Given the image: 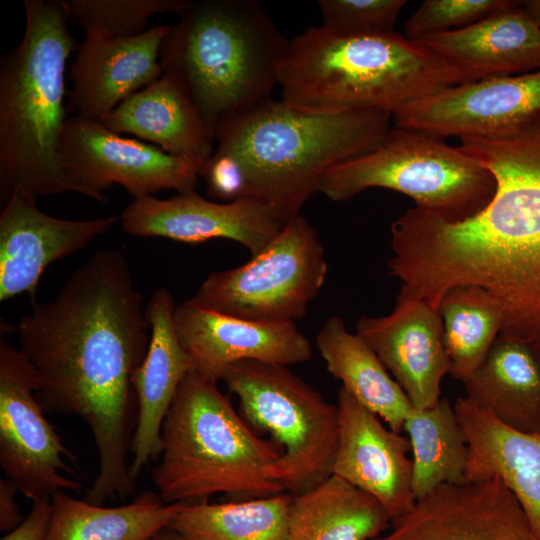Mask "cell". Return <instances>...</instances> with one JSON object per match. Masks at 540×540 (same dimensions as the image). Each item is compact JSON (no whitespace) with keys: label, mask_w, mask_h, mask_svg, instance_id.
I'll return each instance as SVG.
<instances>
[{"label":"cell","mask_w":540,"mask_h":540,"mask_svg":"<svg viewBox=\"0 0 540 540\" xmlns=\"http://www.w3.org/2000/svg\"><path fill=\"white\" fill-rule=\"evenodd\" d=\"M142 304L125 256L101 249L70 275L53 300L32 303L17 327L44 410L78 416L92 433L99 471L87 494L97 503L124 500L134 492L127 463L132 376L150 341Z\"/></svg>","instance_id":"1"},{"label":"cell","mask_w":540,"mask_h":540,"mask_svg":"<svg viewBox=\"0 0 540 540\" xmlns=\"http://www.w3.org/2000/svg\"><path fill=\"white\" fill-rule=\"evenodd\" d=\"M171 25L160 63L213 129L269 98L290 40L255 0H191Z\"/></svg>","instance_id":"6"},{"label":"cell","mask_w":540,"mask_h":540,"mask_svg":"<svg viewBox=\"0 0 540 540\" xmlns=\"http://www.w3.org/2000/svg\"><path fill=\"white\" fill-rule=\"evenodd\" d=\"M371 540H539L518 501L497 477L443 484L418 499L392 530Z\"/></svg>","instance_id":"13"},{"label":"cell","mask_w":540,"mask_h":540,"mask_svg":"<svg viewBox=\"0 0 540 540\" xmlns=\"http://www.w3.org/2000/svg\"><path fill=\"white\" fill-rule=\"evenodd\" d=\"M101 123L115 133H131L171 155L201 163L216 146L214 130L185 89L166 72L120 103Z\"/></svg>","instance_id":"24"},{"label":"cell","mask_w":540,"mask_h":540,"mask_svg":"<svg viewBox=\"0 0 540 540\" xmlns=\"http://www.w3.org/2000/svg\"><path fill=\"white\" fill-rule=\"evenodd\" d=\"M175 304L165 288L157 289L145 310L150 326L148 350L132 376L138 414L129 451V472L135 481L150 460L162 452L161 428L178 387L191 371L174 324Z\"/></svg>","instance_id":"21"},{"label":"cell","mask_w":540,"mask_h":540,"mask_svg":"<svg viewBox=\"0 0 540 540\" xmlns=\"http://www.w3.org/2000/svg\"><path fill=\"white\" fill-rule=\"evenodd\" d=\"M19 492L16 485L8 478L0 480V530L10 532L24 520L15 501Z\"/></svg>","instance_id":"37"},{"label":"cell","mask_w":540,"mask_h":540,"mask_svg":"<svg viewBox=\"0 0 540 540\" xmlns=\"http://www.w3.org/2000/svg\"><path fill=\"white\" fill-rule=\"evenodd\" d=\"M237 396L242 418L266 432L282 455L269 476L292 496L305 493L332 475L338 445L337 405L292 373L287 366L243 360L223 373Z\"/></svg>","instance_id":"9"},{"label":"cell","mask_w":540,"mask_h":540,"mask_svg":"<svg viewBox=\"0 0 540 540\" xmlns=\"http://www.w3.org/2000/svg\"><path fill=\"white\" fill-rule=\"evenodd\" d=\"M443 139L393 126L370 150L327 169L318 192L345 201L369 188H385L446 221L465 220L489 203L496 182L477 159Z\"/></svg>","instance_id":"8"},{"label":"cell","mask_w":540,"mask_h":540,"mask_svg":"<svg viewBox=\"0 0 540 540\" xmlns=\"http://www.w3.org/2000/svg\"><path fill=\"white\" fill-rule=\"evenodd\" d=\"M454 409L469 446L467 482L499 478L540 540V434L503 425L467 397L459 398Z\"/></svg>","instance_id":"23"},{"label":"cell","mask_w":540,"mask_h":540,"mask_svg":"<svg viewBox=\"0 0 540 540\" xmlns=\"http://www.w3.org/2000/svg\"><path fill=\"white\" fill-rule=\"evenodd\" d=\"M466 82L540 70V27L522 1L472 25L418 40Z\"/></svg>","instance_id":"22"},{"label":"cell","mask_w":540,"mask_h":540,"mask_svg":"<svg viewBox=\"0 0 540 540\" xmlns=\"http://www.w3.org/2000/svg\"><path fill=\"white\" fill-rule=\"evenodd\" d=\"M406 0H319L323 25L341 35L394 32Z\"/></svg>","instance_id":"34"},{"label":"cell","mask_w":540,"mask_h":540,"mask_svg":"<svg viewBox=\"0 0 540 540\" xmlns=\"http://www.w3.org/2000/svg\"><path fill=\"white\" fill-rule=\"evenodd\" d=\"M540 111V70L445 88L392 115L394 126L447 136H486Z\"/></svg>","instance_id":"17"},{"label":"cell","mask_w":540,"mask_h":540,"mask_svg":"<svg viewBox=\"0 0 540 540\" xmlns=\"http://www.w3.org/2000/svg\"><path fill=\"white\" fill-rule=\"evenodd\" d=\"M149 540H187L169 526L154 534Z\"/></svg>","instance_id":"39"},{"label":"cell","mask_w":540,"mask_h":540,"mask_svg":"<svg viewBox=\"0 0 540 540\" xmlns=\"http://www.w3.org/2000/svg\"><path fill=\"white\" fill-rule=\"evenodd\" d=\"M52 513L51 497L33 501L29 515L1 540H44Z\"/></svg>","instance_id":"36"},{"label":"cell","mask_w":540,"mask_h":540,"mask_svg":"<svg viewBox=\"0 0 540 540\" xmlns=\"http://www.w3.org/2000/svg\"><path fill=\"white\" fill-rule=\"evenodd\" d=\"M404 430L412 451L416 500L443 484L467 482L469 446L455 409L446 398L428 408L414 407Z\"/></svg>","instance_id":"29"},{"label":"cell","mask_w":540,"mask_h":540,"mask_svg":"<svg viewBox=\"0 0 540 540\" xmlns=\"http://www.w3.org/2000/svg\"><path fill=\"white\" fill-rule=\"evenodd\" d=\"M327 271L317 230L300 213L249 261L209 274L186 301L252 321L295 322L306 315Z\"/></svg>","instance_id":"10"},{"label":"cell","mask_w":540,"mask_h":540,"mask_svg":"<svg viewBox=\"0 0 540 540\" xmlns=\"http://www.w3.org/2000/svg\"><path fill=\"white\" fill-rule=\"evenodd\" d=\"M171 25H155L132 37L84 33L70 67L69 109L101 122L120 103L158 80L164 70L160 49Z\"/></svg>","instance_id":"19"},{"label":"cell","mask_w":540,"mask_h":540,"mask_svg":"<svg viewBox=\"0 0 540 540\" xmlns=\"http://www.w3.org/2000/svg\"><path fill=\"white\" fill-rule=\"evenodd\" d=\"M200 177L206 183L210 198L225 203L243 199V175L232 157L214 151L202 165Z\"/></svg>","instance_id":"35"},{"label":"cell","mask_w":540,"mask_h":540,"mask_svg":"<svg viewBox=\"0 0 540 540\" xmlns=\"http://www.w3.org/2000/svg\"><path fill=\"white\" fill-rule=\"evenodd\" d=\"M438 310L449 374L463 382L483 363L500 335L504 323L502 307L482 288L457 286L444 294Z\"/></svg>","instance_id":"31"},{"label":"cell","mask_w":540,"mask_h":540,"mask_svg":"<svg viewBox=\"0 0 540 540\" xmlns=\"http://www.w3.org/2000/svg\"><path fill=\"white\" fill-rule=\"evenodd\" d=\"M518 0H426L404 24V36L418 41L460 29L510 8Z\"/></svg>","instance_id":"33"},{"label":"cell","mask_w":540,"mask_h":540,"mask_svg":"<svg viewBox=\"0 0 540 540\" xmlns=\"http://www.w3.org/2000/svg\"><path fill=\"white\" fill-rule=\"evenodd\" d=\"M524 9L540 27V0L522 1Z\"/></svg>","instance_id":"38"},{"label":"cell","mask_w":540,"mask_h":540,"mask_svg":"<svg viewBox=\"0 0 540 540\" xmlns=\"http://www.w3.org/2000/svg\"><path fill=\"white\" fill-rule=\"evenodd\" d=\"M467 83L442 56L394 32L341 35L310 27L290 40L280 73L281 100L319 114H394L445 88Z\"/></svg>","instance_id":"5"},{"label":"cell","mask_w":540,"mask_h":540,"mask_svg":"<svg viewBox=\"0 0 540 540\" xmlns=\"http://www.w3.org/2000/svg\"><path fill=\"white\" fill-rule=\"evenodd\" d=\"M327 371L364 407L401 433L414 405L371 347L350 333L342 318L330 317L316 337Z\"/></svg>","instance_id":"26"},{"label":"cell","mask_w":540,"mask_h":540,"mask_svg":"<svg viewBox=\"0 0 540 540\" xmlns=\"http://www.w3.org/2000/svg\"><path fill=\"white\" fill-rule=\"evenodd\" d=\"M530 346H531L534 358L537 362L538 368L540 370V340L530 344Z\"/></svg>","instance_id":"40"},{"label":"cell","mask_w":540,"mask_h":540,"mask_svg":"<svg viewBox=\"0 0 540 540\" xmlns=\"http://www.w3.org/2000/svg\"><path fill=\"white\" fill-rule=\"evenodd\" d=\"M69 22L84 33L98 31L132 37L146 31L149 19L171 12L179 15L191 0H60Z\"/></svg>","instance_id":"32"},{"label":"cell","mask_w":540,"mask_h":540,"mask_svg":"<svg viewBox=\"0 0 540 540\" xmlns=\"http://www.w3.org/2000/svg\"><path fill=\"white\" fill-rule=\"evenodd\" d=\"M459 148L493 175L477 214L458 222L410 208L391 224L389 275L399 295L438 308L451 288L476 286L500 303L501 335L540 340V111Z\"/></svg>","instance_id":"2"},{"label":"cell","mask_w":540,"mask_h":540,"mask_svg":"<svg viewBox=\"0 0 540 540\" xmlns=\"http://www.w3.org/2000/svg\"><path fill=\"white\" fill-rule=\"evenodd\" d=\"M63 167L78 193L100 203L114 184L135 198L174 189L193 191L204 163L167 153L158 146L122 137L101 122L69 116L60 143Z\"/></svg>","instance_id":"12"},{"label":"cell","mask_w":540,"mask_h":540,"mask_svg":"<svg viewBox=\"0 0 540 540\" xmlns=\"http://www.w3.org/2000/svg\"><path fill=\"white\" fill-rule=\"evenodd\" d=\"M462 383L466 397L503 425L540 434V370L530 344L500 334Z\"/></svg>","instance_id":"25"},{"label":"cell","mask_w":540,"mask_h":540,"mask_svg":"<svg viewBox=\"0 0 540 540\" xmlns=\"http://www.w3.org/2000/svg\"><path fill=\"white\" fill-rule=\"evenodd\" d=\"M336 405L339 433L332 475L373 496L392 524L410 513L417 501L409 440L386 428L342 387Z\"/></svg>","instance_id":"16"},{"label":"cell","mask_w":540,"mask_h":540,"mask_svg":"<svg viewBox=\"0 0 540 540\" xmlns=\"http://www.w3.org/2000/svg\"><path fill=\"white\" fill-rule=\"evenodd\" d=\"M51 504L44 540H149L169 526L178 505L145 492L129 504L103 507L74 499L65 491L52 495Z\"/></svg>","instance_id":"28"},{"label":"cell","mask_w":540,"mask_h":540,"mask_svg":"<svg viewBox=\"0 0 540 540\" xmlns=\"http://www.w3.org/2000/svg\"><path fill=\"white\" fill-rule=\"evenodd\" d=\"M33 197L14 194L0 214V301L29 293L35 303L39 280L53 262L105 234L119 220L106 216L66 220L42 212Z\"/></svg>","instance_id":"20"},{"label":"cell","mask_w":540,"mask_h":540,"mask_svg":"<svg viewBox=\"0 0 540 540\" xmlns=\"http://www.w3.org/2000/svg\"><path fill=\"white\" fill-rule=\"evenodd\" d=\"M39 380L21 349L0 341V466L18 491L32 501L59 491L80 492L78 476L66 462L76 463L44 416L36 393Z\"/></svg>","instance_id":"11"},{"label":"cell","mask_w":540,"mask_h":540,"mask_svg":"<svg viewBox=\"0 0 540 540\" xmlns=\"http://www.w3.org/2000/svg\"><path fill=\"white\" fill-rule=\"evenodd\" d=\"M123 230L141 238L161 237L185 243L223 238L259 253L284 223L269 207L252 200L215 202L195 190L168 199L145 196L123 210Z\"/></svg>","instance_id":"14"},{"label":"cell","mask_w":540,"mask_h":540,"mask_svg":"<svg viewBox=\"0 0 540 540\" xmlns=\"http://www.w3.org/2000/svg\"><path fill=\"white\" fill-rule=\"evenodd\" d=\"M391 120L384 111L319 114L268 98L220 119L214 151L240 167L242 200L264 204L285 224L319 191L327 169L373 148Z\"/></svg>","instance_id":"3"},{"label":"cell","mask_w":540,"mask_h":540,"mask_svg":"<svg viewBox=\"0 0 540 540\" xmlns=\"http://www.w3.org/2000/svg\"><path fill=\"white\" fill-rule=\"evenodd\" d=\"M291 498L178 503L169 527L187 540H286Z\"/></svg>","instance_id":"30"},{"label":"cell","mask_w":540,"mask_h":540,"mask_svg":"<svg viewBox=\"0 0 540 540\" xmlns=\"http://www.w3.org/2000/svg\"><path fill=\"white\" fill-rule=\"evenodd\" d=\"M356 334L376 353L414 407L428 408L440 400L441 381L450 364L438 308L397 295L391 313L360 317Z\"/></svg>","instance_id":"18"},{"label":"cell","mask_w":540,"mask_h":540,"mask_svg":"<svg viewBox=\"0 0 540 540\" xmlns=\"http://www.w3.org/2000/svg\"><path fill=\"white\" fill-rule=\"evenodd\" d=\"M22 40L0 61V197L78 193L60 156L67 60L78 50L60 0H25Z\"/></svg>","instance_id":"4"},{"label":"cell","mask_w":540,"mask_h":540,"mask_svg":"<svg viewBox=\"0 0 540 540\" xmlns=\"http://www.w3.org/2000/svg\"><path fill=\"white\" fill-rule=\"evenodd\" d=\"M174 324L191 371L217 383L243 360L292 365L310 360L312 346L295 322L268 323L203 309L184 301Z\"/></svg>","instance_id":"15"},{"label":"cell","mask_w":540,"mask_h":540,"mask_svg":"<svg viewBox=\"0 0 540 540\" xmlns=\"http://www.w3.org/2000/svg\"><path fill=\"white\" fill-rule=\"evenodd\" d=\"M161 441L152 481L166 504L206 502L217 493L241 501L286 492L268 474L281 448L258 437L217 383L193 371L178 387Z\"/></svg>","instance_id":"7"},{"label":"cell","mask_w":540,"mask_h":540,"mask_svg":"<svg viewBox=\"0 0 540 540\" xmlns=\"http://www.w3.org/2000/svg\"><path fill=\"white\" fill-rule=\"evenodd\" d=\"M390 523L373 496L331 475L317 487L292 496L286 540H371Z\"/></svg>","instance_id":"27"}]
</instances>
